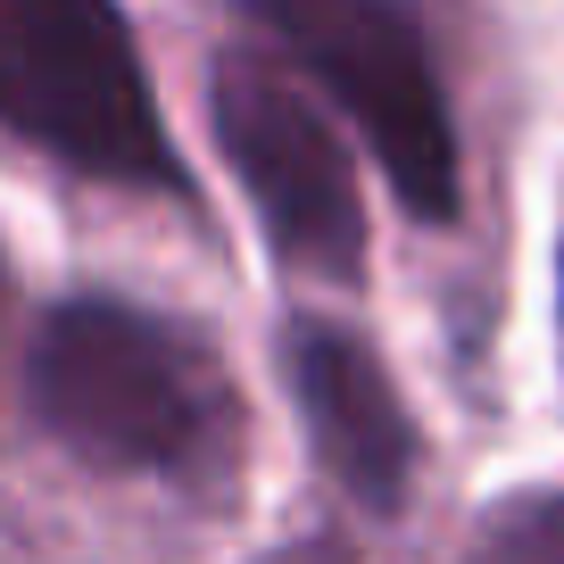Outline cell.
<instances>
[{
	"label": "cell",
	"instance_id": "obj_5",
	"mask_svg": "<svg viewBox=\"0 0 564 564\" xmlns=\"http://www.w3.org/2000/svg\"><path fill=\"white\" fill-rule=\"evenodd\" d=\"M282 382L300 399V423L316 441L324 474L366 514H399L406 490H415V415H406L382 357L349 324L300 316L282 333Z\"/></svg>",
	"mask_w": 564,
	"mask_h": 564
},
{
	"label": "cell",
	"instance_id": "obj_8",
	"mask_svg": "<svg viewBox=\"0 0 564 564\" xmlns=\"http://www.w3.org/2000/svg\"><path fill=\"white\" fill-rule=\"evenodd\" d=\"M0 316H9V265H0Z\"/></svg>",
	"mask_w": 564,
	"mask_h": 564
},
{
	"label": "cell",
	"instance_id": "obj_3",
	"mask_svg": "<svg viewBox=\"0 0 564 564\" xmlns=\"http://www.w3.org/2000/svg\"><path fill=\"white\" fill-rule=\"evenodd\" d=\"M291 67L366 133L373 166L390 175L406 216L448 225L465 199L457 117H448L441 67L406 0H249Z\"/></svg>",
	"mask_w": 564,
	"mask_h": 564
},
{
	"label": "cell",
	"instance_id": "obj_7",
	"mask_svg": "<svg viewBox=\"0 0 564 564\" xmlns=\"http://www.w3.org/2000/svg\"><path fill=\"white\" fill-rule=\"evenodd\" d=\"M258 564H357L340 540H291V547H274V556H258Z\"/></svg>",
	"mask_w": 564,
	"mask_h": 564
},
{
	"label": "cell",
	"instance_id": "obj_6",
	"mask_svg": "<svg viewBox=\"0 0 564 564\" xmlns=\"http://www.w3.org/2000/svg\"><path fill=\"white\" fill-rule=\"evenodd\" d=\"M457 564H564V490H523L474 523Z\"/></svg>",
	"mask_w": 564,
	"mask_h": 564
},
{
	"label": "cell",
	"instance_id": "obj_1",
	"mask_svg": "<svg viewBox=\"0 0 564 564\" xmlns=\"http://www.w3.org/2000/svg\"><path fill=\"white\" fill-rule=\"evenodd\" d=\"M25 399L42 432L91 474L175 490H225L241 474V390L225 357L159 307L108 291L58 300L25 349Z\"/></svg>",
	"mask_w": 564,
	"mask_h": 564
},
{
	"label": "cell",
	"instance_id": "obj_2",
	"mask_svg": "<svg viewBox=\"0 0 564 564\" xmlns=\"http://www.w3.org/2000/svg\"><path fill=\"white\" fill-rule=\"evenodd\" d=\"M0 133L84 183L192 199L117 0H0Z\"/></svg>",
	"mask_w": 564,
	"mask_h": 564
},
{
	"label": "cell",
	"instance_id": "obj_4",
	"mask_svg": "<svg viewBox=\"0 0 564 564\" xmlns=\"http://www.w3.org/2000/svg\"><path fill=\"white\" fill-rule=\"evenodd\" d=\"M216 150L232 159L249 208H258L265 241L282 265H300L316 282H357L366 274V199H357V166L340 150L333 117L291 67L265 51H225L208 84Z\"/></svg>",
	"mask_w": 564,
	"mask_h": 564
}]
</instances>
